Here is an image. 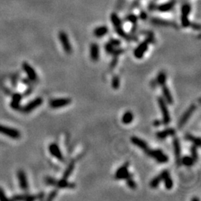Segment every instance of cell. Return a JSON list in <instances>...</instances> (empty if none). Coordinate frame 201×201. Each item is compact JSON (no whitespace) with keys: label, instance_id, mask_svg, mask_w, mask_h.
Here are the masks:
<instances>
[{"label":"cell","instance_id":"obj_33","mask_svg":"<svg viewBox=\"0 0 201 201\" xmlns=\"http://www.w3.org/2000/svg\"><path fill=\"white\" fill-rule=\"evenodd\" d=\"M162 181L164 182L165 187L168 190H170V189H171L173 188V186H174V182H173L172 178L170 177L169 174H168V175H167L166 177H165V178L163 179V180H162Z\"/></svg>","mask_w":201,"mask_h":201},{"label":"cell","instance_id":"obj_43","mask_svg":"<svg viewBox=\"0 0 201 201\" xmlns=\"http://www.w3.org/2000/svg\"><path fill=\"white\" fill-rule=\"evenodd\" d=\"M0 200H2V201L9 200V199H8V198L6 197V194H5L4 190L1 187H0Z\"/></svg>","mask_w":201,"mask_h":201},{"label":"cell","instance_id":"obj_30","mask_svg":"<svg viewBox=\"0 0 201 201\" xmlns=\"http://www.w3.org/2000/svg\"><path fill=\"white\" fill-rule=\"evenodd\" d=\"M166 80H167V76L164 72H160L158 74L157 77H156V81L157 83V85L162 86L166 84Z\"/></svg>","mask_w":201,"mask_h":201},{"label":"cell","instance_id":"obj_25","mask_svg":"<svg viewBox=\"0 0 201 201\" xmlns=\"http://www.w3.org/2000/svg\"><path fill=\"white\" fill-rule=\"evenodd\" d=\"M110 21L114 28L121 27L122 26V21L116 13H112L110 14Z\"/></svg>","mask_w":201,"mask_h":201},{"label":"cell","instance_id":"obj_20","mask_svg":"<svg viewBox=\"0 0 201 201\" xmlns=\"http://www.w3.org/2000/svg\"><path fill=\"white\" fill-rule=\"evenodd\" d=\"M100 52H99V46L97 43L94 42L90 45V58L92 61H98L99 60Z\"/></svg>","mask_w":201,"mask_h":201},{"label":"cell","instance_id":"obj_11","mask_svg":"<svg viewBox=\"0 0 201 201\" xmlns=\"http://www.w3.org/2000/svg\"><path fill=\"white\" fill-rule=\"evenodd\" d=\"M48 151H49V153H51V155L56 158L58 160L61 161V162H63L64 160V155H63L59 146L56 143L50 144L49 146H48Z\"/></svg>","mask_w":201,"mask_h":201},{"label":"cell","instance_id":"obj_12","mask_svg":"<svg viewBox=\"0 0 201 201\" xmlns=\"http://www.w3.org/2000/svg\"><path fill=\"white\" fill-rule=\"evenodd\" d=\"M23 68L25 72L26 73L28 76V78L30 79L32 82H34L37 80V75L36 72L34 69L33 67L28 63L24 62L23 64Z\"/></svg>","mask_w":201,"mask_h":201},{"label":"cell","instance_id":"obj_41","mask_svg":"<svg viewBox=\"0 0 201 201\" xmlns=\"http://www.w3.org/2000/svg\"><path fill=\"white\" fill-rule=\"evenodd\" d=\"M109 42L111 45H113L115 47H119L121 44V40H119V39H115V38H110V39H109Z\"/></svg>","mask_w":201,"mask_h":201},{"label":"cell","instance_id":"obj_31","mask_svg":"<svg viewBox=\"0 0 201 201\" xmlns=\"http://www.w3.org/2000/svg\"><path fill=\"white\" fill-rule=\"evenodd\" d=\"M191 11V7L189 3L183 4L181 6V17H189Z\"/></svg>","mask_w":201,"mask_h":201},{"label":"cell","instance_id":"obj_26","mask_svg":"<svg viewBox=\"0 0 201 201\" xmlns=\"http://www.w3.org/2000/svg\"><path fill=\"white\" fill-rule=\"evenodd\" d=\"M133 118H134V115H133V113L130 112V111H127V112L123 114L122 118H121V121H122L123 124H129L133 122Z\"/></svg>","mask_w":201,"mask_h":201},{"label":"cell","instance_id":"obj_46","mask_svg":"<svg viewBox=\"0 0 201 201\" xmlns=\"http://www.w3.org/2000/svg\"><path fill=\"white\" fill-rule=\"evenodd\" d=\"M32 91H33L32 86H29V88H27V89L25 91L24 93H23V96H29V95H31V93L32 92Z\"/></svg>","mask_w":201,"mask_h":201},{"label":"cell","instance_id":"obj_29","mask_svg":"<svg viewBox=\"0 0 201 201\" xmlns=\"http://www.w3.org/2000/svg\"><path fill=\"white\" fill-rule=\"evenodd\" d=\"M185 139L186 140L189 141V142H191L193 145H196L197 148L200 146V139L199 137H196V136H193V135L187 133V134L185 135Z\"/></svg>","mask_w":201,"mask_h":201},{"label":"cell","instance_id":"obj_7","mask_svg":"<svg viewBox=\"0 0 201 201\" xmlns=\"http://www.w3.org/2000/svg\"><path fill=\"white\" fill-rule=\"evenodd\" d=\"M72 103V99L69 98H55L49 102V107L52 109H59L64 107Z\"/></svg>","mask_w":201,"mask_h":201},{"label":"cell","instance_id":"obj_17","mask_svg":"<svg viewBox=\"0 0 201 201\" xmlns=\"http://www.w3.org/2000/svg\"><path fill=\"white\" fill-rule=\"evenodd\" d=\"M151 23L153 25L159 26H173V27H178L174 22H171L169 20H163V19L157 18V17H153L151 19Z\"/></svg>","mask_w":201,"mask_h":201},{"label":"cell","instance_id":"obj_49","mask_svg":"<svg viewBox=\"0 0 201 201\" xmlns=\"http://www.w3.org/2000/svg\"><path fill=\"white\" fill-rule=\"evenodd\" d=\"M148 9H149L151 11H154V10L156 9V4L153 3V2H151V3H150L149 5H148Z\"/></svg>","mask_w":201,"mask_h":201},{"label":"cell","instance_id":"obj_4","mask_svg":"<svg viewBox=\"0 0 201 201\" xmlns=\"http://www.w3.org/2000/svg\"><path fill=\"white\" fill-rule=\"evenodd\" d=\"M42 103H43V99L41 97H37V98H34L32 101H31L28 104H26L25 106L20 107L19 110L20 112L23 113H29L31 111H33L34 110L39 107Z\"/></svg>","mask_w":201,"mask_h":201},{"label":"cell","instance_id":"obj_6","mask_svg":"<svg viewBox=\"0 0 201 201\" xmlns=\"http://www.w3.org/2000/svg\"><path fill=\"white\" fill-rule=\"evenodd\" d=\"M58 37H59L60 42H61V45L66 53L69 54V55L71 54L72 52V47L71 42H70L67 33L64 31H60L58 34Z\"/></svg>","mask_w":201,"mask_h":201},{"label":"cell","instance_id":"obj_37","mask_svg":"<svg viewBox=\"0 0 201 201\" xmlns=\"http://www.w3.org/2000/svg\"><path fill=\"white\" fill-rule=\"evenodd\" d=\"M138 19H139L138 16H136V14H130L126 17V20H127V21L130 22V23H133V24L134 25H136V23H137Z\"/></svg>","mask_w":201,"mask_h":201},{"label":"cell","instance_id":"obj_50","mask_svg":"<svg viewBox=\"0 0 201 201\" xmlns=\"http://www.w3.org/2000/svg\"><path fill=\"white\" fill-rule=\"evenodd\" d=\"M23 83H25V84L28 85V86H31L32 83L33 82L30 80L29 78H23Z\"/></svg>","mask_w":201,"mask_h":201},{"label":"cell","instance_id":"obj_48","mask_svg":"<svg viewBox=\"0 0 201 201\" xmlns=\"http://www.w3.org/2000/svg\"><path fill=\"white\" fill-rule=\"evenodd\" d=\"M162 124H163V123H162V120L156 119L153 121V125L156 127H160V126L162 125Z\"/></svg>","mask_w":201,"mask_h":201},{"label":"cell","instance_id":"obj_1","mask_svg":"<svg viewBox=\"0 0 201 201\" xmlns=\"http://www.w3.org/2000/svg\"><path fill=\"white\" fill-rule=\"evenodd\" d=\"M45 184L48 186H55L58 189H72L76 187L75 183L69 182L66 179H61V180H56L52 177H46L45 178Z\"/></svg>","mask_w":201,"mask_h":201},{"label":"cell","instance_id":"obj_40","mask_svg":"<svg viewBox=\"0 0 201 201\" xmlns=\"http://www.w3.org/2000/svg\"><path fill=\"white\" fill-rule=\"evenodd\" d=\"M58 191L57 190V189H55V190L52 191L48 194V196H47L46 200L49 201V200H54L55 197H56L57 195H58Z\"/></svg>","mask_w":201,"mask_h":201},{"label":"cell","instance_id":"obj_3","mask_svg":"<svg viewBox=\"0 0 201 201\" xmlns=\"http://www.w3.org/2000/svg\"><path fill=\"white\" fill-rule=\"evenodd\" d=\"M157 102L159 109L162 112V123L164 125H168L171 122V115H170L169 110H168V106H167V103L162 97H158Z\"/></svg>","mask_w":201,"mask_h":201},{"label":"cell","instance_id":"obj_28","mask_svg":"<svg viewBox=\"0 0 201 201\" xmlns=\"http://www.w3.org/2000/svg\"><path fill=\"white\" fill-rule=\"evenodd\" d=\"M75 169V162H72L69 164L68 166L67 167V168L64 171V174H63V179H66V180H68L69 177L72 175L73 171Z\"/></svg>","mask_w":201,"mask_h":201},{"label":"cell","instance_id":"obj_22","mask_svg":"<svg viewBox=\"0 0 201 201\" xmlns=\"http://www.w3.org/2000/svg\"><path fill=\"white\" fill-rule=\"evenodd\" d=\"M109 31V29L106 26H101L95 28L93 31V35L97 38H101L105 37Z\"/></svg>","mask_w":201,"mask_h":201},{"label":"cell","instance_id":"obj_38","mask_svg":"<svg viewBox=\"0 0 201 201\" xmlns=\"http://www.w3.org/2000/svg\"><path fill=\"white\" fill-rule=\"evenodd\" d=\"M124 52V49L119 48V47H117V48L116 47H115L113 51V52L111 53V55H113V57H118L119 55H122Z\"/></svg>","mask_w":201,"mask_h":201},{"label":"cell","instance_id":"obj_27","mask_svg":"<svg viewBox=\"0 0 201 201\" xmlns=\"http://www.w3.org/2000/svg\"><path fill=\"white\" fill-rule=\"evenodd\" d=\"M145 153H146L148 156H149L150 157H152V158H155L156 159L157 156H159V155L162 154V153H163V151H162V150L161 149H150L149 148H148V149H146L145 151Z\"/></svg>","mask_w":201,"mask_h":201},{"label":"cell","instance_id":"obj_52","mask_svg":"<svg viewBox=\"0 0 201 201\" xmlns=\"http://www.w3.org/2000/svg\"><path fill=\"white\" fill-rule=\"evenodd\" d=\"M151 86L152 88H155L157 86V83H156V80H151Z\"/></svg>","mask_w":201,"mask_h":201},{"label":"cell","instance_id":"obj_44","mask_svg":"<svg viewBox=\"0 0 201 201\" xmlns=\"http://www.w3.org/2000/svg\"><path fill=\"white\" fill-rule=\"evenodd\" d=\"M118 57H114L113 59L111 61L110 64V69L115 68V67L117 66V64H118Z\"/></svg>","mask_w":201,"mask_h":201},{"label":"cell","instance_id":"obj_42","mask_svg":"<svg viewBox=\"0 0 201 201\" xmlns=\"http://www.w3.org/2000/svg\"><path fill=\"white\" fill-rule=\"evenodd\" d=\"M114 48H115V46H113V45H111L110 42H107V43H106L105 45V51H106L107 53L109 54V55H111V53H112L113 51Z\"/></svg>","mask_w":201,"mask_h":201},{"label":"cell","instance_id":"obj_23","mask_svg":"<svg viewBox=\"0 0 201 201\" xmlns=\"http://www.w3.org/2000/svg\"><path fill=\"white\" fill-rule=\"evenodd\" d=\"M11 200H26V201H33L37 200V194H18L14 195L11 198Z\"/></svg>","mask_w":201,"mask_h":201},{"label":"cell","instance_id":"obj_24","mask_svg":"<svg viewBox=\"0 0 201 201\" xmlns=\"http://www.w3.org/2000/svg\"><path fill=\"white\" fill-rule=\"evenodd\" d=\"M129 165H130V163H129V162H126L125 163L123 164V165H121L120 168H118V170H117L116 172H115V180H120L121 176H122L123 174H124V173H126L127 171H128Z\"/></svg>","mask_w":201,"mask_h":201},{"label":"cell","instance_id":"obj_18","mask_svg":"<svg viewBox=\"0 0 201 201\" xmlns=\"http://www.w3.org/2000/svg\"><path fill=\"white\" fill-rule=\"evenodd\" d=\"M23 99V95L20 92H17V93H14V95L12 97V101H11V104H10V106L12 108L13 110H19L20 108V102H21V100Z\"/></svg>","mask_w":201,"mask_h":201},{"label":"cell","instance_id":"obj_34","mask_svg":"<svg viewBox=\"0 0 201 201\" xmlns=\"http://www.w3.org/2000/svg\"><path fill=\"white\" fill-rule=\"evenodd\" d=\"M191 153V158L193 159V160L194 161V162H196L198 159V153H197V147L196 145H193L190 148Z\"/></svg>","mask_w":201,"mask_h":201},{"label":"cell","instance_id":"obj_35","mask_svg":"<svg viewBox=\"0 0 201 201\" xmlns=\"http://www.w3.org/2000/svg\"><path fill=\"white\" fill-rule=\"evenodd\" d=\"M168 160H169V158H168V155L165 154L164 153H162V154H160L159 156L156 158V162L160 164L166 163V162H168Z\"/></svg>","mask_w":201,"mask_h":201},{"label":"cell","instance_id":"obj_32","mask_svg":"<svg viewBox=\"0 0 201 201\" xmlns=\"http://www.w3.org/2000/svg\"><path fill=\"white\" fill-rule=\"evenodd\" d=\"M194 161L191 158V156H185L183 158H181V164L184 165L186 167H191L194 165Z\"/></svg>","mask_w":201,"mask_h":201},{"label":"cell","instance_id":"obj_36","mask_svg":"<svg viewBox=\"0 0 201 201\" xmlns=\"http://www.w3.org/2000/svg\"><path fill=\"white\" fill-rule=\"evenodd\" d=\"M112 87L114 89H118L120 86V78L118 75L113 76L112 78V82H111Z\"/></svg>","mask_w":201,"mask_h":201},{"label":"cell","instance_id":"obj_45","mask_svg":"<svg viewBox=\"0 0 201 201\" xmlns=\"http://www.w3.org/2000/svg\"><path fill=\"white\" fill-rule=\"evenodd\" d=\"M139 18H140L141 20H146L147 19H148V14H147V12H145V11H142L140 12V14H139Z\"/></svg>","mask_w":201,"mask_h":201},{"label":"cell","instance_id":"obj_14","mask_svg":"<svg viewBox=\"0 0 201 201\" xmlns=\"http://www.w3.org/2000/svg\"><path fill=\"white\" fill-rule=\"evenodd\" d=\"M176 4L175 0H170L168 2H165V3H162L160 5H156V11L161 13H167L169 12L170 11L174 8V5Z\"/></svg>","mask_w":201,"mask_h":201},{"label":"cell","instance_id":"obj_21","mask_svg":"<svg viewBox=\"0 0 201 201\" xmlns=\"http://www.w3.org/2000/svg\"><path fill=\"white\" fill-rule=\"evenodd\" d=\"M130 141H131V142L133 145L137 146L140 149L143 150V151H145V150L148 148V145L146 143V142L143 140V139H140V138L136 137V136H132L130 138Z\"/></svg>","mask_w":201,"mask_h":201},{"label":"cell","instance_id":"obj_39","mask_svg":"<svg viewBox=\"0 0 201 201\" xmlns=\"http://www.w3.org/2000/svg\"><path fill=\"white\" fill-rule=\"evenodd\" d=\"M126 184L127 186H128L129 188L132 189H136V187H137V185H136V183L134 181V180L131 178H129L127 180H126Z\"/></svg>","mask_w":201,"mask_h":201},{"label":"cell","instance_id":"obj_13","mask_svg":"<svg viewBox=\"0 0 201 201\" xmlns=\"http://www.w3.org/2000/svg\"><path fill=\"white\" fill-rule=\"evenodd\" d=\"M17 177H18V180H19V184H20V188H21L22 190L25 191H28L29 189V183H28V180H27V176H26V173L23 170H19L17 171Z\"/></svg>","mask_w":201,"mask_h":201},{"label":"cell","instance_id":"obj_9","mask_svg":"<svg viewBox=\"0 0 201 201\" xmlns=\"http://www.w3.org/2000/svg\"><path fill=\"white\" fill-rule=\"evenodd\" d=\"M173 147H174L176 164L177 166H180L181 165V145H180V139L177 137H174L173 139Z\"/></svg>","mask_w":201,"mask_h":201},{"label":"cell","instance_id":"obj_47","mask_svg":"<svg viewBox=\"0 0 201 201\" xmlns=\"http://www.w3.org/2000/svg\"><path fill=\"white\" fill-rule=\"evenodd\" d=\"M190 26L194 29V30H196V31L200 30V24H198V23H190Z\"/></svg>","mask_w":201,"mask_h":201},{"label":"cell","instance_id":"obj_19","mask_svg":"<svg viewBox=\"0 0 201 201\" xmlns=\"http://www.w3.org/2000/svg\"><path fill=\"white\" fill-rule=\"evenodd\" d=\"M162 95H163V97H162V98H164V100H165V102H166L168 105H173V103H174V98H173V96L172 95H171L169 88L166 86V84L162 86Z\"/></svg>","mask_w":201,"mask_h":201},{"label":"cell","instance_id":"obj_10","mask_svg":"<svg viewBox=\"0 0 201 201\" xmlns=\"http://www.w3.org/2000/svg\"><path fill=\"white\" fill-rule=\"evenodd\" d=\"M115 31L116 32L117 34L120 37L123 38V39H125L126 41H133V42H138L139 40V38L138 37H136L134 34H130L127 33L124 29H122V27H118V28H115Z\"/></svg>","mask_w":201,"mask_h":201},{"label":"cell","instance_id":"obj_8","mask_svg":"<svg viewBox=\"0 0 201 201\" xmlns=\"http://www.w3.org/2000/svg\"><path fill=\"white\" fill-rule=\"evenodd\" d=\"M197 110V106L195 105H191L186 111H185L184 113L182 115L181 118H180L178 122V127L179 128H181V127H184L185 124L187 123V121L190 119V118L191 117V115H193L194 112H195V110Z\"/></svg>","mask_w":201,"mask_h":201},{"label":"cell","instance_id":"obj_16","mask_svg":"<svg viewBox=\"0 0 201 201\" xmlns=\"http://www.w3.org/2000/svg\"><path fill=\"white\" fill-rule=\"evenodd\" d=\"M176 134V130L174 128H166L165 130H162L161 131H159L156 133V136L158 139H165L166 138L169 137V136H174Z\"/></svg>","mask_w":201,"mask_h":201},{"label":"cell","instance_id":"obj_2","mask_svg":"<svg viewBox=\"0 0 201 201\" xmlns=\"http://www.w3.org/2000/svg\"><path fill=\"white\" fill-rule=\"evenodd\" d=\"M155 42V39H150V38L146 37V39L141 42L137 47L133 51V55L137 59H142L143 58L144 55L148 49V46L150 44L153 43Z\"/></svg>","mask_w":201,"mask_h":201},{"label":"cell","instance_id":"obj_53","mask_svg":"<svg viewBox=\"0 0 201 201\" xmlns=\"http://www.w3.org/2000/svg\"><path fill=\"white\" fill-rule=\"evenodd\" d=\"M191 201H200V199L197 197H194L191 199Z\"/></svg>","mask_w":201,"mask_h":201},{"label":"cell","instance_id":"obj_15","mask_svg":"<svg viewBox=\"0 0 201 201\" xmlns=\"http://www.w3.org/2000/svg\"><path fill=\"white\" fill-rule=\"evenodd\" d=\"M169 174V172H168V170H164L162 171L159 175H157L156 177H155L154 178H153L151 180V181L150 182V186L153 189H155V188H157L159 186V185L160 184L161 182L163 180V179L166 177L167 175Z\"/></svg>","mask_w":201,"mask_h":201},{"label":"cell","instance_id":"obj_5","mask_svg":"<svg viewBox=\"0 0 201 201\" xmlns=\"http://www.w3.org/2000/svg\"><path fill=\"white\" fill-rule=\"evenodd\" d=\"M0 133L13 139H19L21 138V133L17 129L0 124Z\"/></svg>","mask_w":201,"mask_h":201},{"label":"cell","instance_id":"obj_51","mask_svg":"<svg viewBox=\"0 0 201 201\" xmlns=\"http://www.w3.org/2000/svg\"><path fill=\"white\" fill-rule=\"evenodd\" d=\"M45 194L44 192H40V193L37 194V197L38 200H42V199H44V197H45Z\"/></svg>","mask_w":201,"mask_h":201}]
</instances>
